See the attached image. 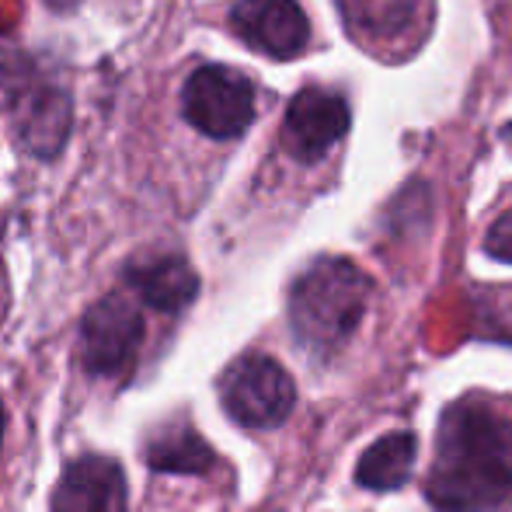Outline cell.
<instances>
[{
	"label": "cell",
	"mask_w": 512,
	"mask_h": 512,
	"mask_svg": "<svg viewBox=\"0 0 512 512\" xmlns=\"http://www.w3.org/2000/svg\"><path fill=\"white\" fill-rule=\"evenodd\" d=\"M349 129V105L328 88H304L286 108L283 143L297 161L314 164Z\"/></svg>",
	"instance_id": "cell-7"
},
{
	"label": "cell",
	"mask_w": 512,
	"mask_h": 512,
	"mask_svg": "<svg viewBox=\"0 0 512 512\" xmlns=\"http://www.w3.org/2000/svg\"><path fill=\"white\" fill-rule=\"evenodd\" d=\"M147 342V321H143V304L133 290L108 293L81 321V366L91 377L105 380H129L136 370V359Z\"/></svg>",
	"instance_id": "cell-3"
},
{
	"label": "cell",
	"mask_w": 512,
	"mask_h": 512,
	"mask_svg": "<svg viewBox=\"0 0 512 512\" xmlns=\"http://www.w3.org/2000/svg\"><path fill=\"white\" fill-rule=\"evenodd\" d=\"M185 119L213 140H237L255 119V88L230 67H199L182 91Z\"/></svg>",
	"instance_id": "cell-5"
},
{
	"label": "cell",
	"mask_w": 512,
	"mask_h": 512,
	"mask_svg": "<svg viewBox=\"0 0 512 512\" xmlns=\"http://www.w3.org/2000/svg\"><path fill=\"white\" fill-rule=\"evenodd\" d=\"M14 108V122H18V136L32 154L53 157L63 147L70 129V98L53 84L32 81L18 95Z\"/></svg>",
	"instance_id": "cell-10"
},
{
	"label": "cell",
	"mask_w": 512,
	"mask_h": 512,
	"mask_svg": "<svg viewBox=\"0 0 512 512\" xmlns=\"http://www.w3.org/2000/svg\"><path fill=\"white\" fill-rule=\"evenodd\" d=\"M230 25L251 49L272 60H293L310 42V21L297 0H237Z\"/></svg>",
	"instance_id": "cell-6"
},
{
	"label": "cell",
	"mask_w": 512,
	"mask_h": 512,
	"mask_svg": "<svg viewBox=\"0 0 512 512\" xmlns=\"http://www.w3.org/2000/svg\"><path fill=\"white\" fill-rule=\"evenodd\" d=\"M143 457H147L150 471L161 474H206L216 464V453L185 418L161 425L143 446Z\"/></svg>",
	"instance_id": "cell-12"
},
{
	"label": "cell",
	"mask_w": 512,
	"mask_h": 512,
	"mask_svg": "<svg viewBox=\"0 0 512 512\" xmlns=\"http://www.w3.org/2000/svg\"><path fill=\"white\" fill-rule=\"evenodd\" d=\"M129 492L119 460L84 453L63 467L53 492V512H126Z\"/></svg>",
	"instance_id": "cell-8"
},
{
	"label": "cell",
	"mask_w": 512,
	"mask_h": 512,
	"mask_svg": "<svg viewBox=\"0 0 512 512\" xmlns=\"http://www.w3.org/2000/svg\"><path fill=\"white\" fill-rule=\"evenodd\" d=\"M220 401L227 415L244 429H276L297 405L293 377L262 352L234 359L220 377Z\"/></svg>",
	"instance_id": "cell-4"
},
{
	"label": "cell",
	"mask_w": 512,
	"mask_h": 512,
	"mask_svg": "<svg viewBox=\"0 0 512 512\" xmlns=\"http://www.w3.org/2000/svg\"><path fill=\"white\" fill-rule=\"evenodd\" d=\"M32 81V70L25 67V56H14L7 49H0V108H11L18 102V95L25 91V84Z\"/></svg>",
	"instance_id": "cell-14"
},
{
	"label": "cell",
	"mask_w": 512,
	"mask_h": 512,
	"mask_svg": "<svg viewBox=\"0 0 512 512\" xmlns=\"http://www.w3.org/2000/svg\"><path fill=\"white\" fill-rule=\"evenodd\" d=\"M485 251L492 258H499V262L512 265V213L499 216V220L492 223V230H488V237H485Z\"/></svg>",
	"instance_id": "cell-15"
},
{
	"label": "cell",
	"mask_w": 512,
	"mask_h": 512,
	"mask_svg": "<svg viewBox=\"0 0 512 512\" xmlns=\"http://www.w3.org/2000/svg\"><path fill=\"white\" fill-rule=\"evenodd\" d=\"M415 453L418 443L411 432H387L359 457L356 481L370 492H394L415 471Z\"/></svg>",
	"instance_id": "cell-13"
},
{
	"label": "cell",
	"mask_w": 512,
	"mask_h": 512,
	"mask_svg": "<svg viewBox=\"0 0 512 512\" xmlns=\"http://www.w3.org/2000/svg\"><path fill=\"white\" fill-rule=\"evenodd\" d=\"M4 425H7V418H4V405H0V446H4Z\"/></svg>",
	"instance_id": "cell-18"
},
{
	"label": "cell",
	"mask_w": 512,
	"mask_h": 512,
	"mask_svg": "<svg viewBox=\"0 0 512 512\" xmlns=\"http://www.w3.org/2000/svg\"><path fill=\"white\" fill-rule=\"evenodd\" d=\"M7 304H11V290H7V272H4V258H0V321L7 314Z\"/></svg>",
	"instance_id": "cell-16"
},
{
	"label": "cell",
	"mask_w": 512,
	"mask_h": 512,
	"mask_svg": "<svg viewBox=\"0 0 512 512\" xmlns=\"http://www.w3.org/2000/svg\"><path fill=\"white\" fill-rule=\"evenodd\" d=\"M425 495L443 512H495L512 502V418L488 398H464L439 418Z\"/></svg>",
	"instance_id": "cell-1"
},
{
	"label": "cell",
	"mask_w": 512,
	"mask_h": 512,
	"mask_svg": "<svg viewBox=\"0 0 512 512\" xmlns=\"http://www.w3.org/2000/svg\"><path fill=\"white\" fill-rule=\"evenodd\" d=\"M370 276L349 258H317L290 290L293 338L310 356H335L370 307Z\"/></svg>",
	"instance_id": "cell-2"
},
{
	"label": "cell",
	"mask_w": 512,
	"mask_h": 512,
	"mask_svg": "<svg viewBox=\"0 0 512 512\" xmlns=\"http://www.w3.org/2000/svg\"><path fill=\"white\" fill-rule=\"evenodd\" d=\"M46 7H53V11H70V7H77L81 0H42Z\"/></svg>",
	"instance_id": "cell-17"
},
{
	"label": "cell",
	"mask_w": 512,
	"mask_h": 512,
	"mask_svg": "<svg viewBox=\"0 0 512 512\" xmlns=\"http://www.w3.org/2000/svg\"><path fill=\"white\" fill-rule=\"evenodd\" d=\"M126 290L140 297L143 307L157 314H182L196 300L199 276L182 255H150L126 265Z\"/></svg>",
	"instance_id": "cell-9"
},
{
	"label": "cell",
	"mask_w": 512,
	"mask_h": 512,
	"mask_svg": "<svg viewBox=\"0 0 512 512\" xmlns=\"http://www.w3.org/2000/svg\"><path fill=\"white\" fill-rule=\"evenodd\" d=\"M349 32L366 46H394L422 18V0H338Z\"/></svg>",
	"instance_id": "cell-11"
}]
</instances>
